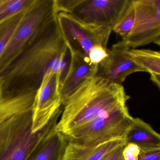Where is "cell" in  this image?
Masks as SVG:
<instances>
[{
	"label": "cell",
	"instance_id": "e0dca14e",
	"mask_svg": "<svg viewBox=\"0 0 160 160\" xmlns=\"http://www.w3.org/2000/svg\"><path fill=\"white\" fill-rule=\"evenodd\" d=\"M135 12L133 0L128 2L112 31L122 36L126 37L132 30L134 20Z\"/></svg>",
	"mask_w": 160,
	"mask_h": 160
},
{
	"label": "cell",
	"instance_id": "3957f363",
	"mask_svg": "<svg viewBox=\"0 0 160 160\" xmlns=\"http://www.w3.org/2000/svg\"><path fill=\"white\" fill-rule=\"evenodd\" d=\"M63 107L42 129L32 131L33 106L0 122V160H26L36 147L55 130Z\"/></svg>",
	"mask_w": 160,
	"mask_h": 160
},
{
	"label": "cell",
	"instance_id": "30bf717a",
	"mask_svg": "<svg viewBox=\"0 0 160 160\" xmlns=\"http://www.w3.org/2000/svg\"><path fill=\"white\" fill-rule=\"evenodd\" d=\"M130 49L122 41L113 45L110 49H107V58L98 65L96 76L122 85L131 74L147 72L132 56Z\"/></svg>",
	"mask_w": 160,
	"mask_h": 160
},
{
	"label": "cell",
	"instance_id": "8fae6325",
	"mask_svg": "<svg viewBox=\"0 0 160 160\" xmlns=\"http://www.w3.org/2000/svg\"><path fill=\"white\" fill-rule=\"evenodd\" d=\"M71 54L69 72L60 88V99L62 105L85 79L96 76L98 72L99 65L91 63L88 58L72 52Z\"/></svg>",
	"mask_w": 160,
	"mask_h": 160
},
{
	"label": "cell",
	"instance_id": "7a4b0ae2",
	"mask_svg": "<svg viewBox=\"0 0 160 160\" xmlns=\"http://www.w3.org/2000/svg\"><path fill=\"white\" fill-rule=\"evenodd\" d=\"M130 98L122 85L97 76L89 78L63 104L55 130L64 134L106 112L125 105Z\"/></svg>",
	"mask_w": 160,
	"mask_h": 160
},
{
	"label": "cell",
	"instance_id": "2e32d148",
	"mask_svg": "<svg viewBox=\"0 0 160 160\" xmlns=\"http://www.w3.org/2000/svg\"><path fill=\"white\" fill-rule=\"evenodd\" d=\"M35 2V0H0V25L26 12Z\"/></svg>",
	"mask_w": 160,
	"mask_h": 160
},
{
	"label": "cell",
	"instance_id": "d6986e66",
	"mask_svg": "<svg viewBox=\"0 0 160 160\" xmlns=\"http://www.w3.org/2000/svg\"><path fill=\"white\" fill-rule=\"evenodd\" d=\"M107 57V49L100 46H96L92 48L88 56L91 63L95 65H99Z\"/></svg>",
	"mask_w": 160,
	"mask_h": 160
},
{
	"label": "cell",
	"instance_id": "277c9868",
	"mask_svg": "<svg viewBox=\"0 0 160 160\" xmlns=\"http://www.w3.org/2000/svg\"><path fill=\"white\" fill-rule=\"evenodd\" d=\"M132 118L125 105L106 112L63 135L69 142L88 147L97 146L114 139H124Z\"/></svg>",
	"mask_w": 160,
	"mask_h": 160
},
{
	"label": "cell",
	"instance_id": "8992f818",
	"mask_svg": "<svg viewBox=\"0 0 160 160\" xmlns=\"http://www.w3.org/2000/svg\"><path fill=\"white\" fill-rule=\"evenodd\" d=\"M57 17L63 40L72 53L88 58L94 47L100 46L107 49L112 28L83 24L65 13H58Z\"/></svg>",
	"mask_w": 160,
	"mask_h": 160
},
{
	"label": "cell",
	"instance_id": "ac0fdd59",
	"mask_svg": "<svg viewBox=\"0 0 160 160\" xmlns=\"http://www.w3.org/2000/svg\"><path fill=\"white\" fill-rule=\"evenodd\" d=\"M25 12L14 16L0 25V57L22 21Z\"/></svg>",
	"mask_w": 160,
	"mask_h": 160
},
{
	"label": "cell",
	"instance_id": "5b68a950",
	"mask_svg": "<svg viewBox=\"0 0 160 160\" xmlns=\"http://www.w3.org/2000/svg\"><path fill=\"white\" fill-rule=\"evenodd\" d=\"M57 14L54 0H35L25 12L22 21L0 57V73L20 54L42 27Z\"/></svg>",
	"mask_w": 160,
	"mask_h": 160
},
{
	"label": "cell",
	"instance_id": "ffe728a7",
	"mask_svg": "<svg viewBox=\"0 0 160 160\" xmlns=\"http://www.w3.org/2000/svg\"><path fill=\"white\" fill-rule=\"evenodd\" d=\"M140 148L133 143H126L122 152L124 160H138Z\"/></svg>",
	"mask_w": 160,
	"mask_h": 160
},
{
	"label": "cell",
	"instance_id": "44dd1931",
	"mask_svg": "<svg viewBox=\"0 0 160 160\" xmlns=\"http://www.w3.org/2000/svg\"><path fill=\"white\" fill-rule=\"evenodd\" d=\"M138 160H160V148L140 149Z\"/></svg>",
	"mask_w": 160,
	"mask_h": 160
},
{
	"label": "cell",
	"instance_id": "5bb4252c",
	"mask_svg": "<svg viewBox=\"0 0 160 160\" xmlns=\"http://www.w3.org/2000/svg\"><path fill=\"white\" fill-rule=\"evenodd\" d=\"M124 139L126 143L135 144L140 149L160 148L159 134L139 118H133Z\"/></svg>",
	"mask_w": 160,
	"mask_h": 160
},
{
	"label": "cell",
	"instance_id": "52a82bcc",
	"mask_svg": "<svg viewBox=\"0 0 160 160\" xmlns=\"http://www.w3.org/2000/svg\"><path fill=\"white\" fill-rule=\"evenodd\" d=\"M135 17L132 30L122 38L130 48L151 43L160 45V0H133Z\"/></svg>",
	"mask_w": 160,
	"mask_h": 160
},
{
	"label": "cell",
	"instance_id": "ba28073f",
	"mask_svg": "<svg viewBox=\"0 0 160 160\" xmlns=\"http://www.w3.org/2000/svg\"><path fill=\"white\" fill-rule=\"evenodd\" d=\"M128 1V0H78V3L70 14L83 24L113 29Z\"/></svg>",
	"mask_w": 160,
	"mask_h": 160
},
{
	"label": "cell",
	"instance_id": "7c38bea8",
	"mask_svg": "<svg viewBox=\"0 0 160 160\" xmlns=\"http://www.w3.org/2000/svg\"><path fill=\"white\" fill-rule=\"evenodd\" d=\"M117 139L95 146H84L67 141L62 160H102L111 152L126 144Z\"/></svg>",
	"mask_w": 160,
	"mask_h": 160
},
{
	"label": "cell",
	"instance_id": "9c48e42d",
	"mask_svg": "<svg viewBox=\"0 0 160 160\" xmlns=\"http://www.w3.org/2000/svg\"><path fill=\"white\" fill-rule=\"evenodd\" d=\"M60 85L61 75L58 73L49 72L43 78L33 103L32 132L42 129L62 106L60 99Z\"/></svg>",
	"mask_w": 160,
	"mask_h": 160
},
{
	"label": "cell",
	"instance_id": "4fadbf2b",
	"mask_svg": "<svg viewBox=\"0 0 160 160\" xmlns=\"http://www.w3.org/2000/svg\"><path fill=\"white\" fill-rule=\"evenodd\" d=\"M67 144L64 135L54 130L36 147L26 160H62Z\"/></svg>",
	"mask_w": 160,
	"mask_h": 160
},
{
	"label": "cell",
	"instance_id": "6da1fadb",
	"mask_svg": "<svg viewBox=\"0 0 160 160\" xmlns=\"http://www.w3.org/2000/svg\"><path fill=\"white\" fill-rule=\"evenodd\" d=\"M57 15L42 27L0 73L3 96L37 91L49 72L60 74L61 84L63 82L69 72L72 54L62 35Z\"/></svg>",
	"mask_w": 160,
	"mask_h": 160
},
{
	"label": "cell",
	"instance_id": "7402d4cb",
	"mask_svg": "<svg viewBox=\"0 0 160 160\" xmlns=\"http://www.w3.org/2000/svg\"><path fill=\"white\" fill-rule=\"evenodd\" d=\"M125 145L126 144L111 152L102 160H124L122 157V152Z\"/></svg>",
	"mask_w": 160,
	"mask_h": 160
},
{
	"label": "cell",
	"instance_id": "9a60e30c",
	"mask_svg": "<svg viewBox=\"0 0 160 160\" xmlns=\"http://www.w3.org/2000/svg\"><path fill=\"white\" fill-rule=\"evenodd\" d=\"M136 60L150 74L151 80L160 88V53L150 49H130Z\"/></svg>",
	"mask_w": 160,
	"mask_h": 160
},
{
	"label": "cell",
	"instance_id": "603a6c76",
	"mask_svg": "<svg viewBox=\"0 0 160 160\" xmlns=\"http://www.w3.org/2000/svg\"><path fill=\"white\" fill-rule=\"evenodd\" d=\"M3 97V92H2V86L1 82L0 80V101L2 99Z\"/></svg>",
	"mask_w": 160,
	"mask_h": 160
}]
</instances>
